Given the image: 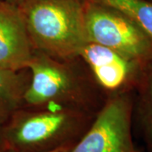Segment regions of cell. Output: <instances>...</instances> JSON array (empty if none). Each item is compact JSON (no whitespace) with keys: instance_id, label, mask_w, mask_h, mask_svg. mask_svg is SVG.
Returning a JSON list of instances; mask_svg holds the SVG:
<instances>
[{"instance_id":"obj_1","label":"cell","mask_w":152,"mask_h":152,"mask_svg":"<svg viewBox=\"0 0 152 152\" xmlns=\"http://www.w3.org/2000/svg\"><path fill=\"white\" fill-rule=\"evenodd\" d=\"M96 114L68 107H21L0 126L2 145L13 152H51L75 145Z\"/></svg>"},{"instance_id":"obj_2","label":"cell","mask_w":152,"mask_h":152,"mask_svg":"<svg viewBox=\"0 0 152 152\" xmlns=\"http://www.w3.org/2000/svg\"><path fill=\"white\" fill-rule=\"evenodd\" d=\"M34 48L74 61L89 41L83 0H25L19 5Z\"/></svg>"},{"instance_id":"obj_3","label":"cell","mask_w":152,"mask_h":152,"mask_svg":"<svg viewBox=\"0 0 152 152\" xmlns=\"http://www.w3.org/2000/svg\"><path fill=\"white\" fill-rule=\"evenodd\" d=\"M75 61L57 59L36 50L28 66L31 78L22 107H68L96 113L102 104L91 97L89 83Z\"/></svg>"},{"instance_id":"obj_4","label":"cell","mask_w":152,"mask_h":152,"mask_svg":"<svg viewBox=\"0 0 152 152\" xmlns=\"http://www.w3.org/2000/svg\"><path fill=\"white\" fill-rule=\"evenodd\" d=\"M85 26L90 42L113 50L144 69L152 65V41L119 11L83 0Z\"/></svg>"},{"instance_id":"obj_5","label":"cell","mask_w":152,"mask_h":152,"mask_svg":"<svg viewBox=\"0 0 152 152\" xmlns=\"http://www.w3.org/2000/svg\"><path fill=\"white\" fill-rule=\"evenodd\" d=\"M133 93L107 98L69 152H140L133 139Z\"/></svg>"},{"instance_id":"obj_6","label":"cell","mask_w":152,"mask_h":152,"mask_svg":"<svg viewBox=\"0 0 152 152\" xmlns=\"http://www.w3.org/2000/svg\"><path fill=\"white\" fill-rule=\"evenodd\" d=\"M79 58L86 64L95 83L108 97L134 92L147 70L113 50L90 42L82 48Z\"/></svg>"},{"instance_id":"obj_7","label":"cell","mask_w":152,"mask_h":152,"mask_svg":"<svg viewBox=\"0 0 152 152\" xmlns=\"http://www.w3.org/2000/svg\"><path fill=\"white\" fill-rule=\"evenodd\" d=\"M35 51L20 7L0 0V68L28 69Z\"/></svg>"},{"instance_id":"obj_8","label":"cell","mask_w":152,"mask_h":152,"mask_svg":"<svg viewBox=\"0 0 152 152\" xmlns=\"http://www.w3.org/2000/svg\"><path fill=\"white\" fill-rule=\"evenodd\" d=\"M30 78L28 69L12 70L0 68V126L23 107Z\"/></svg>"},{"instance_id":"obj_9","label":"cell","mask_w":152,"mask_h":152,"mask_svg":"<svg viewBox=\"0 0 152 152\" xmlns=\"http://www.w3.org/2000/svg\"><path fill=\"white\" fill-rule=\"evenodd\" d=\"M139 98L134 113L141 130L147 151L152 152V65L147 69L137 90Z\"/></svg>"},{"instance_id":"obj_10","label":"cell","mask_w":152,"mask_h":152,"mask_svg":"<svg viewBox=\"0 0 152 152\" xmlns=\"http://www.w3.org/2000/svg\"><path fill=\"white\" fill-rule=\"evenodd\" d=\"M119 11L134 22L152 41V1L151 0H90Z\"/></svg>"},{"instance_id":"obj_11","label":"cell","mask_w":152,"mask_h":152,"mask_svg":"<svg viewBox=\"0 0 152 152\" xmlns=\"http://www.w3.org/2000/svg\"><path fill=\"white\" fill-rule=\"evenodd\" d=\"M73 145H66V146L61 147V148H58V149H57V150L53 151H51V152H69L70 151L71 149H72ZM0 152H13V151H9V150H6V149H4V148L3 147L2 151H1Z\"/></svg>"},{"instance_id":"obj_12","label":"cell","mask_w":152,"mask_h":152,"mask_svg":"<svg viewBox=\"0 0 152 152\" xmlns=\"http://www.w3.org/2000/svg\"><path fill=\"white\" fill-rule=\"evenodd\" d=\"M7 2H9V3H11V4H15V5H20L22 3L25 1V0H5Z\"/></svg>"},{"instance_id":"obj_13","label":"cell","mask_w":152,"mask_h":152,"mask_svg":"<svg viewBox=\"0 0 152 152\" xmlns=\"http://www.w3.org/2000/svg\"><path fill=\"white\" fill-rule=\"evenodd\" d=\"M3 149V145H2V141H1V137H0V151H2Z\"/></svg>"},{"instance_id":"obj_14","label":"cell","mask_w":152,"mask_h":152,"mask_svg":"<svg viewBox=\"0 0 152 152\" xmlns=\"http://www.w3.org/2000/svg\"><path fill=\"white\" fill-rule=\"evenodd\" d=\"M151 1H152V0H151Z\"/></svg>"}]
</instances>
